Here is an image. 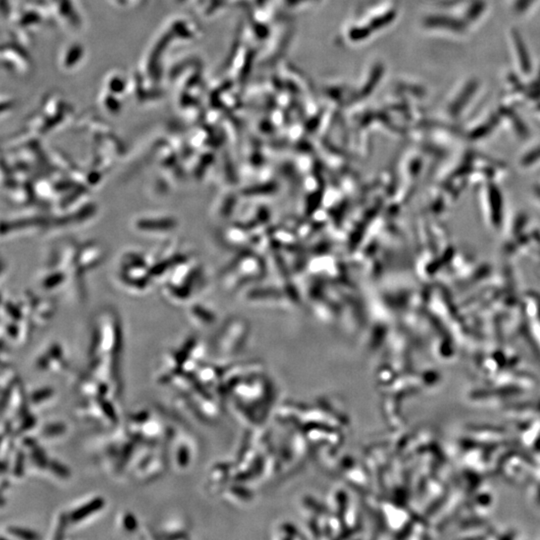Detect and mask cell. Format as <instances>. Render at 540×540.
Instances as JSON below:
<instances>
[{
    "label": "cell",
    "mask_w": 540,
    "mask_h": 540,
    "mask_svg": "<svg viewBox=\"0 0 540 540\" xmlns=\"http://www.w3.org/2000/svg\"><path fill=\"white\" fill-rule=\"evenodd\" d=\"M105 506V500L104 498L97 496L92 498L90 501L82 504L81 506L77 507L73 511H71L68 514L69 522L77 523L80 521L85 520L89 516L93 515L94 513L99 512L103 507Z\"/></svg>",
    "instance_id": "obj_1"
},
{
    "label": "cell",
    "mask_w": 540,
    "mask_h": 540,
    "mask_svg": "<svg viewBox=\"0 0 540 540\" xmlns=\"http://www.w3.org/2000/svg\"><path fill=\"white\" fill-rule=\"evenodd\" d=\"M54 393L55 392H54V389L52 387H49V386L41 387V388L35 389L34 391H32L30 393L29 400L34 405H39L40 403L51 399L53 397Z\"/></svg>",
    "instance_id": "obj_2"
},
{
    "label": "cell",
    "mask_w": 540,
    "mask_h": 540,
    "mask_svg": "<svg viewBox=\"0 0 540 540\" xmlns=\"http://www.w3.org/2000/svg\"><path fill=\"white\" fill-rule=\"evenodd\" d=\"M66 425L63 422H52L43 426L41 434L44 438H54L64 434Z\"/></svg>",
    "instance_id": "obj_3"
},
{
    "label": "cell",
    "mask_w": 540,
    "mask_h": 540,
    "mask_svg": "<svg viewBox=\"0 0 540 540\" xmlns=\"http://www.w3.org/2000/svg\"><path fill=\"white\" fill-rule=\"evenodd\" d=\"M7 533L12 535L13 537H16V538H19V539H24V540H35V539L40 538L39 535L35 531L24 528V527H19V526H9V527H7Z\"/></svg>",
    "instance_id": "obj_4"
},
{
    "label": "cell",
    "mask_w": 540,
    "mask_h": 540,
    "mask_svg": "<svg viewBox=\"0 0 540 540\" xmlns=\"http://www.w3.org/2000/svg\"><path fill=\"white\" fill-rule=\"evenodd\" d=\"M96 400L99 404V407L102 411L103 416L110 422L116 423L117 422V414L114 409V406L111 404L110 401H108L105 397H96Z\"/></svg>",
    "instance_id": "obj_5"
},
{
    "label": "cell",
    "mask_w": 540,
    "mask_h": 540,
    "mask_svg": "<svg viewBox=\"0 0 540 540\" xmlns=\"http://www.w3.org/2000/svg\"><path fill=\"white\" fill-rule=\"evenodd\" d=\"M47 469H49L53 474L57 475L62 479H67L70 477V470L68 469V467L55 459L49 460Z\"/></svg>",
    "instance_id": "obj_6"
},
{
    "label": "cell",
    "mask_w": 540,
    "mask_h": 540,
    "mask_svg": "<svg viewBox=\"0 0 540 540\" xmlns=\"http://www.w3.org/2000/svg\"><path fill=\"white\" fill-rule=\"evenodd\" d=\"M36 424V418L32 415V414H29L28 412H26L24 415H22L20 417V420H19V423L16 427V433L17 434H22L28 430H30L31 428H33Z\"/></svg>",
    "instance_id": "obj_7"
},
{
    "label": "cell",
    "mask_w": 540,
    "mask_h": 540,
    "mask_svg": "<svg viewBox=\"0 0 540 540\" xmlns=\"http://www.w3.org/2000/svg\"><path fill=\"white\" fill-rule=\"evenodd\" d=\"M121 524H122L123 529H124L125 531L129 532V533L134 532L135 530H137V527H138V521H137V518H136L135 515L132 514L131 512H125V513L122 515Z\"/></svg>",
    "instance_id": "obj_8"
},
{
    "label": "cell",
    "mask_w": 540,
    "mask_h": 540,
    "mask_svg": "<svg viewBox=\"0 0 540 540\" xmlns=\"http://www.w3.org/2000/svg\"><path fill=\"white\" fill-rule=\"evenodd\" d=\"M176 461H177V464L180 468H185L189 461H190V453H189V449L186 445L184 444H181L177 450V454H176Z\"/></svg>",
    "instance_id": "obj_9"
},
{
    "label": "cell",
    "mask_w": 540,
    "mask_h": 540,
    "mask_svg": "<svg viewBox=\"0 0 540 540\" xmlns=\"http://www.w3.org/2000/svg\"><path fill=\"white\" fill-rule=\"evenodd\" d=\"M24 463H25L24 453L21 450H19V451H17V453L15 455V459H14V462H13V468H12L15 477H22L23 476Z\"/></svg>",
    "instance_id": "obj_10"
},
{
    "label": "cell",
    "mask_w": 540,
    "mask_h": 540,
    "mask_svg": "<svg viewBox=\"0 0 540 540\" xmlns=\"http://www.w3.org/2000/svg\"><path fill=\"white\" fill-rule=\"evenodd\" d=\"M150 419V414L146 410L138 411L130 415V422L133 426H141Z\"/></svg>",
    "instance_id": "obj_11"
}]
</instances>
